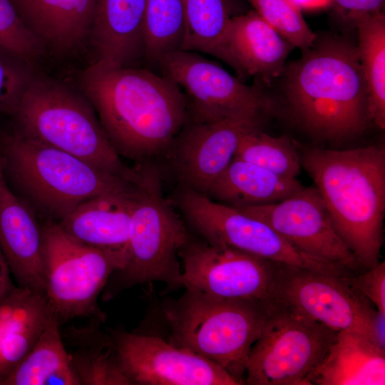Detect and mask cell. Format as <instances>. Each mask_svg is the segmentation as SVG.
Masks as SVG:
<instances>
[{
    "mask_svg": "<svg viewBox=\"0 0 385 385\" xmlns=\"http://www.w3.org/2000/svg\"><path fill=\"white\" fill-rule=\"evenodd\" d=\"M231 206L264 222L294 247L312 257L351 272L361 267L338 234L316 187H303L277 202Z\"/></svg>",
    "mask_w": 385,
    "mask_h": 385,
    "instance_id": "obj_14",
    "label": "cell"
},
{
    "mask_svg": "<svg viewBox=\"0 0 385 385\" xmlns=\"http://www.w3.org/2000/svg\"><path fill=\"white\" fill-rule=\"evenodd\" d=\"M272 28L294 47L303 51L317 36L304 19L301 9L292 0H247Z\"/></svg>",
    "mask_w": 385,
    "mask_h": 385,
    "instance_id": "obj_32",
    "label": "cell"
},
{
    "mask_svg": "<svg viewBox=\"0 0 385 385\" xmlns=\"http://www.w3.org/2000/svg\"><path fill=\"white\" fill-rule=\"evenodd\" d=\"M0 168H2V163L1 162V160H0Z\"/></svg>",
    "mask_w": 385,
    "mask_h": 385,
    "instance_id": "obj_39",
    "label": "cell"
},
{
    "mask_svg": "<svg viewBox=\"0 0 385 385\" xmlns=\"http://www.w3.org/2000/svg\"><path fill=\"white\" fill-rule=\"evenodd\" d=\"M185 33L183 0H146L144 20L145 59L156 63L180 50Z\"/></svg>",
    "mask_w": 385,
    "mask_h": 385,
    "instance_id": "obj_29",
    "label": "cell"
},
{
    "mask_svg": "<svg viewBox=\"0 0 385 385\" xmlns=\"http://www.w3.org/2000/svg\"><path fill=\"white\" fill-rule=\"evenodd\" d=\"M262 334L250 350L244 384L309 385L338 332L273 303Z\"/></svg>",
    "mask_w": 385,
    "mask_h": 385,
    "instance_id": "obj_9",
    "label": "cell"
},
{
    "mask_svg": "<svg viewBox=\"0 0 385 385\" xmlns=\"http://www.w3.org/2000/svg\"><path fill=\"white\" fill-rule=\"evenodd\" d=\"M17 287L12 282L10 268L0 247V300Z\"/></svg>",
    "mask_w": 385,
    "mask_h": 385,
    "instance_id": "obj_36",
    "label": "cell"
},
{
    "mask_svg": "<svg viewBox=\"0 0 385 385\" xmlns=\"http://www.w3.org/2000/svg\"><path fill=\"white\" fill-rule=\"evenodd\" d=\"M45 297L59 324L75 317L104 323L106 314L98 298L110 276L122 270L128 250H104L82 244L68 235L58 223L42 227Z\"/></svg>",
    "mask_w": 385,
    "mask_h": 385,
    "instance_id": "obj_8",
    "label": "cell"
},
{
    "mask_svg": "<svg viewBox=\"0 0 385 385\" xmlns=\"http://www.w3.org/2000/svg\"><path fill=\"white\" fill-rule=\"evenodd\" d=\"M347 276L277 263L272 302L336 332H357L374 342L379 312L348 284Z\"/></svg>",
    "mask_w": 385,
    "mask_h": 385,
    "instance_id": "obj_11",
    "label": "cell"
},
{
    "mask_svg": "<svg viewBox=\"0 0 385 385\" xmlns=\"http://www.w3.org/2000/svg\"><path fill=\"white\" fill-rule=\"evenodd\" d=\"M156 65L180 88L191 121L212 123L250 111H267L271 107L260 87L244 83L197 52L178 50Z\"/></svg>",
    "mask_w": 385,
    "mask_h": 385,
    "instance_id": "obj_12",
    "label": "cell"
},
{
    "mask_svg": "<svg viewBox=\"0 0 385 385\" xmlns=\"http://www.w3.org/2000/svg\"><path fill=\"white\" fill-rule=\"evenodd\" d=\"M185 33L180 50L200 52L221 60L232 17L227 0H183Z\"/></svg>",
    "mask_w": 385,
    "mask_h": 385,
    "instance_id": "obj_28",
    "label": "cell"
},
{
    "mask_svg": "<svg viewBox=\"0 0 385 385\" xmlns=\"http://www.w3.org/2000/svg\"><path fill=\"white\" fill-rule=\"evenodd\" d=\"M146 0H98L89 38L103 68L133 65L145 58Z\"/></svg>",
    "mask_w": 385,
    "mask_h": 385,
    "instance_id": "obj_19",
    "label": "cell"
},
{
    "mask_svg": "<svg viewBox=\"0 0 385 385\" xmlns=\"http://www.w3.org/2000/svg\"><path fill=\"white\" fill-rule=\"evenodd\" d=\"M270 302L225 299L185 288L163 305L167 342L212 361L244 384L250 349L272 313Z\"/></svg>",
    "mask_w": 385,
    "mask_h": 385,
    "instance_id": "obj_4",
    "label": "cell"
},
{
    "mask_svg": "<svg viewBox=\"0 0 385 385\" xmlns=\"http://www.w3.org/2000/svg\"><path fill=\"white\" fill-rule=\"evenodd\" d=\"M348 284L366 298L380 313L385 314V262L359 275L346 277Z\"/></svg>",
    "mask_w": 385,
    "mask_h": 385,
    "instance_id": "obj_34",
    "label": "cell"
},
{
    "mask_svg": "<svg viewBox=\"0 0 385 385\" xmlns=\"http://www.w3.org/2000/svg\"><path fill=\"white\" fill-rule=\"evenodd\" d=\"M174 200L188 225L209 244L314 271L337 275L348 273L344 267L300 252L264 222L203 193L180 187Z\"/></svg>",
    "mask_w": 385,
    "mask_h": 385,
    "instance_id": "obj_10",
    "label": "cell"
},
{
    "mask_svg": "<svg viewBox=\"0 0 385 385\" xmlns=\"http://www.w3.org/2000/svg\"><path fill=\"white\" fill-rule=\"evenodd\" d=\"M14 114L27 135L137 185L143 181L144 169L121 160L88 98L65 84L36 74Z\"/></svg>",
    "mask_w": 385,
    "mask_h": 385,
    "instance_id": "obj_5",
    "label": "cell"
},
{
    "mask_svg": "<svg viewBox=\"0 0 385 385\" xmlns=\"http://www.w3.org/2000/svg\"><path fill=\"white\" fill-rule=\"evenodd\" d=\"M0 247L19 287L45 296L42 229L9 188L0 168Z\"/></svg>",
    "mask_w": 385,
    "mask_h": 385,
    "instance_id": "obj_17",
    "label": "cell"
},
{
    "mask_svg": "<svg viewBox=\"0 0 385 385\" xmlns=\"http://www.w3.org/2000/svg\"><path fill=\"white\" fill-rule=\"evenodd\" d=\"M282 74L289 112L308 133L339 140L364 131L370 122L368 93L356 44L317 37Z\"/></svg>",
    "mask_w": 385,
    "mask_h": 385,
    "instance_id": "obj_2",
    "label": "cell"
},
{
    "mask_svg": "<svg viewBox=\"0 0 385 385\" xmlns=\"http://www.w3.org/2000/svg\"><path fill=\"white\" fill-rule=\"evenodd\" d=\"M294 46L255 10L234 15L221 60L241 76L270 81L282 74Z\"/></svg>",
    "mask_w": 385,
    "mask_h": 385,
    "instance_id": "obj_18",
    "label": "cell"
},
{
    "mask_svg": "<svg viewBox=\"0 0 385 385\" xmlns=\"http://www.w3.org/2000/svg\"><path fill=\"white\" fill-rule=\"evenodd\" d=\"M182 287L225 299L272 302L278 262L194 237L180 252Z\"/></svg>",
    "mask_w": 385,
    "mask_h": 385,
    "instance_id": "obj_13",
    "label": "cell"
},
{
    "mask_svg": "<svg viewBox=\"0 0 385 385\" xmlns=\"http://www.w3.org/2000/svg\"><path fill=\"white\" fill-rule=\"evenodd\" d=\"M234 157L282 177L296 178L300 170V155L291 139L285 135L272 136L260 127L244 135Z\"/></svg>",
    "mask_w": 385,
    "mask_h": 385,
    "instance_id": "obj_30",
    "label": "cell"
},
{
    "mask_svg": "<svg viewBox=\"0 0 385 385\" xmlns=\"http://www.w3.org/2000/svg\"><path fill=\"white\" fill-rule=\"evenodd\" d=\"M2 147L13 175L21 186L61 220L96 196L131 191L138 187L44 144L19 129L4 137Z\"/></svg>",
    "mask_w": 385,
    "mask_h": 385,
    "instance_id": "obj_6",
    "label": "cell"
},
{
    "mask_svg": "<svg viewBox=\"0 0 385 385\" xmlns=\"http://www.w3.org/2000/svg\"><path fill=\"white\" fill-rule=\"evenodd\" d=\"M303 187L296 178L234 157L206 195L229 205H259L279 202Z\"/></svg>",
    "mask_w": 385,
    "mask_h": 385,
    "instance_id": "obj_23",
    "label": "cell"
},
{
    "mask_svg": "<svg viewBox=\"0 0 385 385\" xmlns=\"http://www.w3.org/2000/svg\"><path fill=\"white\" fill-rule=\"evenodd\" d=\"M46 49L66 55L88 40L98 0H11Z\"/></svg>",
    "mask_w": 385,
    "mask_h": 385,
    "instance_id": "obj_21",
    "label": "cell"
},
{
    "mask_svg": "<svg viewBox=\"0 0 385 385\" xmlns=\"http://www.w3.org/2000/svg\"><path fill=\"white\" fill-rule=\"evenodd\" d=\"M300 9L315 8L330 3L329 0H292Z\"/></svg>",
    "mask_w": 385,
    "mask_h": 385,
    "instance_id": "obj_38",
    "label": "cell"
},
{
    "mask_svg": "<svg viewBox=\"0 0 385 385\" xmlns=\"http://www.w3.org/2000/svg\"><path fill=\"white\" fill-rule=\"evenodd\" d=\"M309 385H384L385 349L365 335L340 331Z\"/></svg>",
    "mask_w": 385,
    "mask_h": 385,
    "instance_id": "obj_22",
    "label": "cell"
},
{
    "mask_svg": "<svg viewBox=\"0 0 385 385\" xmlns=\"http://www.w3.org/2000/svg\"><path fill=\"white\" fill-rule=\"evenodd\" d=\"M53 316L31 351L0 385H80Z\"/></svg>",
    "mask_w": 385,
    "mask_h": 385,
    "instance_id": "obj_26",
    "label": "cell"
},
{
    "mask_svg": "<svg viewBox=\"0 0 385 385\" xmlns=\"http://www.w3.org/2000/svg\"><path fill=\"white\" fill-rule=\"evenodd\" d=\"M108 333L132 385H240L217 364L161 337L121 330Z\"/></svg>",
    "mask_w": 385,
    "mask_h": 385,
    "instance_id": "obj_15",
    "label": "cell"
},
{
    "mask_svg": "<svg viewBox=\"0 0 385 385\" xmlns=\"http://www.w3.org/2000/svg\"><path fill=\"white\" fill-rule=\"evenodd\" d=\"M301 165L312 178L334 225L361 267L379 262L385 212V149L306 148Z\"/></svg>",
    "mask_w": 385,
    "mask_h": 385,
    "instance_id": "obj_3",
    "label": "cell"
},
{
    "mask_svg": "<svg viewBox=\"0 0 385 385\" xmlns=\"http://www.w3.org/2000/svg\"><path fill=\"white\" fill-rule=\"evenodd\" d=\"M193 237L161 192L158 175L150 169L140 185L133 211L129 258L114 272L103 292L104 302L138 284L164 283L168 289L182 287L180 252Z\"/></svg>",
    "mask_w": 385,
    "mask_h": 385,
    "instance_id": "obj_7",
    "label": "cell"
},
{
    "mask_svg": "<svg viewBox=\"0 0 385 385\" xmlns=\"http://www.w3.org/2000/svg\"><path fill=\"white\" fill-rule=\"evenodd\" d=\"M36 74L34 66L0 52V115L15 113Z\"/></svg>",
    "mask_w": 385,
    "mask_h": 385,
    "instance_id": "obj_33",
    "label": "cell"
},
{
    "mask_svg": "<svg viewBox=\"0 0 385 385\" xmlns=\"http://www.w3.org/2000/svg\"><path fill=\"white\" fill-rule=\"evenodd\" d=\"M140 187L96 196L79 205L58 224L68 235L86 245L128 250L131 217Z\"/></svg>",
    "mask_w": 385,
    "mask_h": 385,
    "instance_id": "obj_20",
    "label": "cell"
},
{
    "mask_svg": "<svg viewBox=\"0 0 385 385\" xmlns=\"http://www.w3.org/2000/svg\"><path fill=\"white\" fill-rule=\"evenodd\" d=\"M349 21L356 16L384 11L385 0H329Z\"/></svg>",
    "mask_w": 385,
    "mask_h": 385,
    "instance_id": "obj_35",
    "label": "cell"
},
{
    "mask_svg": "<svg viewBox=\"0 0 385 385\" xmlns=\"http://www.w3.org/2000/svg\"><path fill=\"white\" fill-rule=\"evenodd\" d=\"M356 29L358 56L368 93L369 121L385 128V14H361L350 21Z\"/></svg>",
    "mask_w": 385,
    "mask_h": 385,
    "instance_id": "obj_27",
    "label": "cell"
},
{
    "mask_svg": "<svg viewBox=\"0 0 385 385\" xmlns=\"http://www.w3.org/2000/svg\"><path fill=\"white\" fill-rule=\"evenodd\" d=\"M53 316L45 296L19 287L3 327L0 384L31 351Z\"/></svg>",
    "mask_w": 385,
    "mask_h": 385,
    "instance_id": "obj_24",
    "label": "cell"
},
{
    "mask_svg": "<svg viewBox=\"0 0 385 385\" xmlns=\"http://www.w3.org/2000/svg\"><path fill=\"white\" fill-rule=\"evenodd\" d=\"M46 49L25 24L11 0H0V52L32 66Z\"/></svg>",
    "mask_w": 385,
    "mask_h": 385,
    "instance_id": "obj_31",
    "label": "cell"
},
{
    "mask_svg": "<svg viewBox=\"0 0 385 385\" xmlns=\"http://www.w3.org/2000/svg\"><path fill=\"white\" fill-rule=\"evenodd\" d=\"M265 112L250 111L212 123L188 119L167 151L180 187L206 195L233 159L244 135L261 126Z\"/></svg>",
    "mask_w": 385,
    "mask_h": 385,
    "instance_id": "obj_16",
    "label": "cell"
},
{
    "mask_svg": "<svg viewBox=\"0 0 385 385\" xmlns=\"http://www.w3.org/2000/svg\"><path fill=\"white\" fill-rule=\"evenodd\" d=\"M100 324L91 319L88 327L67 332L75 376L80 385H132L118 364L111 335L102 332Z\"/></svg>",
    "mask_w": 385,
    "mask_h": 385,
    "instance_id": "obj_25",
    "label": "cell"
},
{
    "mask_svg": "<svg viewBox=\"0 0 385 385\" xmlns=\"http://www.w3.org/2000/svg\"><path fill=\"white\" fill-rule=\"evenodd\" d=\"M19 288V287L10 294L0 300V353L4 321L14 303Z\"/></svg>",
    "mask_w": 385,
    "mask_h": 385,
    "instance_id": "obj_37",
    "label": "cell"
},
{
    "mask_svg": "<svg viewBox=\"0 0 385 385\" xmlns=\"http://www.w3.org/2000/svg\"><path fill=\"white\" fill-rule=\"evenodd\" d=\"M80 85L118 153L130 159L166 153L188 119L178 86L148 68L92 63Z\"/></svg>",
    "mask_w": 385,
    "mask_h": 385,
    "instance_id": "obj_1",
    "label": "cell"
}]
</instances>
